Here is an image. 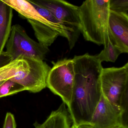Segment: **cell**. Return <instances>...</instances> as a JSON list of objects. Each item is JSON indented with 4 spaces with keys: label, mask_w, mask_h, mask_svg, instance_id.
Here are the masks:
<instances>
[{
    "label": "cell",
    "mask_w": 128,
    "mask_h": 128,
    "mask_svg": "<svg viewBox=\"0 0 128 128\" xmlns=\"http://www.w3.org/2000/svg\"><path fill=\"white\" fill-rule=\"evenodd\" d=\"M63 103L57 110L53 111L44 122L34 124L35 128H70L72 122V118L66 107Z\"/></svg>",
    "instance_id": "cell-11"
},
{
    "label": "cell",
    "mask_w": 128,
    "mask_h": 128,
    "mask_svg": "<svg viewBox=\"0 0 128 128\" xmlns=\"http://www.w3.org/2000/svg\"><path fill=\"white\" fill-rule=\"evenodd\" d=\"M121 54L120 51L109 40L108 45L104 47V49L100 53L95 56L101 62L103 61L114 62Z\"/></svg>",
    "instance_id": "cell-14"
},
{
    "label": "cell",
    "mask_w": 128,
    "mask_h": 128,
    "mask_svg": "<svg viewBox=\"0 0 128 128\" xmlns=\"http://www.w3.org/2000/svg\"><path fill=\"white\" fill-rule=\"evenodd\" d=\"M70 128H77V127H76V126H74V125H73V124H72Z\"/></svg>",
    "instance_id": "cell-21"
},
{
    "label": "cell",
    "mask_w": 128,
    "mask_h": 128,
    "mask_svg": "<svg viewBox=\"0 0 128 128\" xmlns=\"http://www.w3.org/2000/svg\"><path fill=\"white\" fill-rule=\"evenodd\" d=\"M74 80L68 110L72 124L76 127L89 124L102 96L100 76L102 62L88 54L73 58Z\"/></svg>",
    "instance_id": "cell-1"
},
{
    "label": "cell",
    "mask_w": 128,
    "mask_h": 128,
    "mask_svg": "<svg viewBox=\"0 0 128 128\" xmlns=\"http://www.w3.org/2000/svg\"><path fill=\"white\" fill-rule=\"evenodd\" d=\"M25 90L20 84L8 79L6 80L0 86V98L16 94Z\"/></svg>",
    "instance_id": "cell-15"
},
{
    "label": "cell",
    "mask_w": 128,
    "mask_h": 128,
    "mask_svg": "<svg viewBox=\"0 0 128 128\" xmlns=\"http://www.w3.org/2000/svg\"><path fill=\"white\" fill-rule=\"evenodd\" d=\"M110 11L128 15V0H110Z\"/></svg>",
    "instance_id": "cell-17"
},
{
    "label": "cell",
    "mask_w": 128,
    "mask_h": 128,
    "mask_svg": "<svg viewBox=\"0 0 128 128\" xmlns=\"http://www.w3.org/2000/svg\"><path fill=\"white\" fill-rule=\"evenodd\" d=\"M122 128V127H118V128Z\"/></svg>",
    "instance_id": "cell-23"
},
{
    "label": "cell",
    "mask_w": 128,
    "mask_h": 128,
    "mask_svg": "<svg viewBox=\"0 0 128 128\" xmlns=\"http://www.w3.org/2000/svg\"><path fill=\"white\" fill-rule=\"evenodd\" d=\"M76 127L77 128H93L89 124H82Z\"/></svg>",
    "instance_id": "cell-20"
},
{
    "label": "cell",
    "mask_w": 128,
    "mask_h": 128,
    "mask_svg": "<svg viewBox=\"0 0 128 128\" xmlns=\"http://www.w3.org/2000/svg\"><path fill=\"white\" fill-rule=\"evenodd\" d=\"M28 21L32 26L38 42L48 48L58 36L63 37L61 33L52 27L33 20H28Z\"/></svg>",
    "instance_id": "cell-13"
},
{
    "label": "cell",
    "mask_w": 128,
    "mask_h": 128,
    "mask_svg": "<svg viewBox=\"0 0 128 128\" xmlns=\"http://www.w3.org/2000/svg\"><path fill=\"white\" fill-rule=\"evenodd\" d=\"M3 128H16L14 116L11 112L6 114Z\"/></svg>",
    "instance_id": "cell-18"
},
{
    "label": "cell",
    "mask_w": 128,
    "mask_h": 128,
    "mask_svg": "<svg viewBox=\"0 0 128 128\" xmlns=\"http://www.w3.org/2000/svg\"><path fill=\"white\" fill-rule=\"evenodd\" d=\"M100 86L104 97L127 114L128 63L119 68H103Z\"/></svg>",
    "instance_id": "cell-3"
},
{
    "label": "cell",
    "mask_w": 128,
    "mask_h": 128,
    "mask_svg": "<svg viewBox=\"0 0 128 128\" xmlns=\"http://www.w3.org/2000/svg\"><path fill=\"white\" fill-rule=\"evenodd\" d=\"M13 9L0 0V54L4 52L12 29Z\"/></svg>",
    "instance_id": "cell-12"
},
{
    "label": "cell",
    "mask_w": 128,
    "mask_h": 128,
    "mask_svg": "<svg viewBox=\"0 0 128 128\" xmlns=\"http://www.w3.org/2000/svg\"><path fill=\"white\" fill-rule=\"evenodd\" d=\"M110 0H87L78 6L81 33L87 41L108 45Z\"/></svg>",
    "instance_id": "cell-2"
},
{
    "label": "cell",
    "mask_w": 128,
    "mask_h": 128,
    "mask_svg": "<svg viewBox=\"0 0 128 128\" xmlns=\"http://www.w3.org/2000/svg\"><path fill=\"white\" fill-rule=\"evenodd\" d=\"M21 58L12 61L8 64L0 68V82L11 79L21 64Z\"/></svg>",
    "instance_id": "cell-16"
},
{
    "label": "cell",
    "mask_w": 128,
    "mask_h": 128,
    "mask_svg": "<svg viewBox=\"0 0 128 128\" xmlns=\"http://www.w3.org/2000/svg\"><path fill=\"white\" fill-rule=\"evenodd\" d=\"M6 47V52L10 55L12 61L20 56L43 60L49 51L48 47L31 38L24 29L18 24L12 27Z\"/></svg>",
    "instance_id": "cell-7"
},
{
    "label": "cell",
    "mask_w": 128,
    "mask_h": 128,
    "mask_svg": "<svg viewBox=\"0 0 128 128\" xmlns=\"http://www.w3.org/2000/svg\"><path fill=\"white\" fill-rule=\"evenodd\" d=\"M3 1L11 6L13 10L17 11L20 15L27 20H31L39 22L46 25L54 28L61 33L63 37L67 40L69 38V33L64 28L59 26L48 21L42 17L28 0H2Z\"/></svg>",
    "instance_id": "cell-10"
},
{
    "label": "cell",
    "mask_w": 128,
    "mask_h": 128,
    "mask_svg": "<svg viewBox=\"0 0 128 128\" xmlns=\"http://www.w3.org/2000/svg\"><path fill=\"white\" fill-rule=\"evenodd\" d=\"M12 61V58L6 52L0 54V68L3 67Z\"/></svg>",
    "instance_id": "cell-19"
},
{
    "label": "cell",
    "mask_w": 128,
    "mask_h": 128,
    "mask_svg": "<svg viewBox=\"0 0 128 128\" xmlns=\"http://www.w3.org/2000/svg\"><path fill=\"white\" fill-rule=\"evenodd\" d=\"M109 39L122 53H128V15L110 11Z\"/></svg>",
    "instance_id": "cell-9"
},
{
    "label": "cell",
    "mask_w": 128,
    "mask_h": 128,
    "mask_svg": "<svg viewBox=\"0 0 128 128\" xmlns=\"http://www.w3.org/2000/svg\"><path fill=\"white\" fill-rule=\"evenodd\" d=\"M50 11L68 30L70 49L75 45L80 33L81 26L78 6L63 0H30Z\"/></svg>",
    "instance_id": "cell-5"
},
{
    "label": "cell",
    "mask_w": 128,
    "mask_h": 128,
    "mask_svg": "<svg viewBox=\"0 0 128 128\" xmlns=\"http://www.w3.org/2000/svg\"><path fill=\"white\" fill-rule=\"evenodd\" d=\"M47 79V87L62 99L68 108L72 95L74 80L73 59L64 58L52 62Z\"/></svg>",
    "instance_id": "cell-6"
},
{
    "label": "cell",
    "mask_w": 128,
    "mask_h": 128,
    "mask_svg": "<svg viewBox=\"0 0 128 128\" xmlns=\"http://www.w3.org/2000/svg\"><path fill=\"white\" fill-rule=\"evenodd\" d=\"M21 64L10 80L23 86L30 92H39L47 87L50 66L43 60L20 56Z\"/></svg>",
    "instance_id": "cell-4"
},
{
    "label": "cell",
    "mask_w": 128,
    "mask_h": 128,
    "mask_svg": "<svg viewBox=\"0 0 128 128\" xmlns=\"http://www.w3.org/2000/svg\"><path fill=\"white\" fill-rule=\"evenodd\" d=\"M128 114L102 95L90 125L93 128H128Z\"/></svg>",
    "instance_id": "cell-8"
},
{
    "label": "cell",
    "mask_w": 128,
    "mask_h": 128,
    "mask_svg": "<svg viewBox=\"0 0 128 128\" xmlns=\"http://www.w3.org/2000/svg\"><path fill=\"white\" fill-rule=\"evenodd\" d=\"M5 80L2 81L0 82V86L3 84V83L5 81Z\"/></svg>",
    "instance_id": "cell-22"
}]
</instances>
